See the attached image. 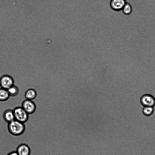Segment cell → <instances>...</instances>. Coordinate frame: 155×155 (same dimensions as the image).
Instances as JSON below:
<instances>
[{
	"label": "cell",
	"instance_id": "1",
	"mask_svg": "<svg viewBox=\"0 0 155 155\" xmlns=\"http://www.w3.org/2000/svg\"><path fill=\"white\" fill-rule=\"evenodd\" d=\"M8 127L10 133L15 135L21 134L25 129L24 123L15 120L8 123Z\"/></svg>",
	"mask_w": 155,
	"mask_h": 155
},
{
	"label": "cell",
	"instance_id": "4",
	"mask_svg": "<svg viewBox=\"0 0 155 155\" xmlns=\"http://www.w3.org/2000/svg\"><path fill=\"white\" fill-rule=\"evenodd\" d=\"M21 107L28 114L33 113L35 109V106L34 102L29 100H24L22 103Z\"/></svg>",
	"mask_w": 155,
	"mask_h": 155
},
{
	"label": "cell",
	"instance_id": "5",
	"mask_svg": "<svg viewBox=\"0 0 155 155\" xmlns=\"http://www.w3.org/2000/svg\"><path fill=\"white\" fill-rule=\"evenodd\" d=\"M140 101L142 105L145 107H152L155 104L154 98L149 94L143 95L141 97Z\"/></svg>",
	"mask_w": 155,
	"mask_h": 155
},
{
	"label": "cell",
	"instance_id": "12",
	"mask_svg": "<svg viewBox=\"0 0 155 155\" xmlns=\"http://www.w3.org/2000/svg\"><path fill=\"white\" fill-rule=\"evenodd\" d=\"M122 10L125 15H128L130 14L132 12V7L130 4L126 3Z\"/></svg>",
	"mask_w": 155,
	"mask_h": 155
},
{
	"label": "cell",
	"instance_id": "7",
	"mask_svg": "<svg viewBox=\"0 0 155 155\" xmlns=\"http://www.w3.org/2000/svg\"><path fill=\"white\" fill-rule=\"evenodd\" d=\"M4 121L7 123H10L15 120L13 110L11 109L5 110L2 115Z\"/></svg>",
	"mask_w": 155,
	"mask_h": 155
},
{
	"label": "cell",
	"instance_id": "9",
	"mask_svg": "<svg viewBox=\"0 0 155 155\" xmlns=\"http://www.w3.org/2000/svg\"><path fill=\"white\" fill-rule=\"evenodd\" d=\"M36 95V91L34 89L30 88L25 92L24 94L25 99L32 100L35 98Z\"/></svg>",
	"mask_w": 155,
	"mask_h": 155
},
{
	"label": "cell",
	"instance_id": "2",
	"mask_svg": "<svg viewBox=\"0 0 155 155\" xmlns=\"http://www.w3.org/2000/svg\"><path fill=\"white\" fill-rule=\"evenodd\" d=\"M15 120L24 123L28 120V114L21 106H18L13 110Z\"/></svg>",
	"mask_w": 155,
	"mask_h": 155
},
{
	"label": "cell",
	"instance_id": "14",
	"mask_svg": "<svg viewBox=\"0 0 155 155\" xmlns=\"http://www.w3.org/2000/svg\"><path fill=\"white\" fill-rule=\"evenodd\" d=\"M7 155H18L16 151H13L9 153Z\"/></svg>",
	"mask_w": 155,
	"mask_h": 155
},
{
	"label": "cell",
	"instance_id": "3",
	"mask_svg": "<svg viewBox=\"0 0 155 155\" xmlns=\"http://www.w3.org/2000/svg\"><path fill=\"white\" fill-rule=\"evenodd\" d=\"M14 80L11 76L5 74L0 78V86L1 87L8 89L14 85Z\"/></svg>",
	"mask_w": 155,
	"mask_h": 155
},
{
	"label": "cell",
	"instance_id": "6",
	"mask_svg": "<svg viewBox=\"0 0 155 155\" xmlns=\"http://www.w3.org/2000/svg\"><path fill=\"white\" fill-rule=\"evenodd\" d=\"M126 3V0H111L110 5L113 10L119 11L122 10Z\"/></svg>",
	"mask_w": 155,
	"mask_h": 155
},
{
	"label": "cell",
	"instance_id": "8",
	"mask_svg": "<svg viewBox=\"0 0 155 155\" xmlns=\"http://www.w3.org/2000/svg\"><path fill=\"white\" fill-rule=\"evenodd\" d=\"M16 152L18 155H29L30 150L27 145L22 144L18 147Z\"/></svg>",
	"mask_w": 155,
	"mask_h": 155
},
{
	"label": "cell",
	"instance_id": "10",
	"mask_svg": "<svg viewBox=\"0 0 155 155\" xmlns=\"http://www.w3.org/2000/svg\"><path fill=\"white\" fill-rule=\"evenodd\" d=\"M10 97L7 90L0 88V101L4 102L7 101Z\"/></svg>",
	"mask_w": 155,
	"mask_h": 155
},
{
	"label": "cell",
	"instance_id": "11",
	"mask_svg": "<svg viewBox=\"0 0 155 155\" xmlns=\"http://www.w3.org/2000/svg\"><path fill=\"white\" fill-rule=\"evenodd\" d=\"M7 90L10 97H12L17 96L19 92V90L18 87L14 85L9 88Z\"/></svg>",
	"mask_w": 155,
	"mask_h": 155
},
{
	"label": "cell",
	"instance_id": "15",
	"mask_svg": "<svg viewBox=\"0 0 155 155\" xmlns=\"http://www.w3.org/2000/svg\"></svg>",
	"mask_w": 155,
	"mask_h": 155
},
{
	"label": "cell",
	"instance_id": "13",
	"mask_svg": "<svg viewBox=\"0 0 155 155\" xmlns=\"http://www.w3.org/2000/svg\"><path fill=\"white\" fill-rule=\"evenodd\" d=\"M153 108L151 107H145L143 109V113L146 116L151 115L153 112Z\"/></svg>",
	"mask_w": 155,
	"mask_h": 155
}]
</instances>
